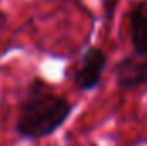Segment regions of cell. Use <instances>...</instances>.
I'll return each mask as SVG.
<instances>
[{
	"mask_svg": "<svg viewBox=\"0 0 147 146\" xmlns=\"http://www.w3.org/2000/svg\"><path fill=\"white\" fill-rule=\"evenodd\" d=\"M106 62H108V57L99 46H89L82 53L80 64L74 74L75 86L82 91L94 89L101 81V76L106 69Z\"/></svg>",
	"mask_w": 147,
	"mask_h": 146,
	"instance_id": "2",
	"label": "cell"
},
{
	"mask_svg": "<svg viewBox=\"0 0 147 146\" xmlns=\"http://www.w3.org/2000/svg\"><path fill=\"white\" fill-rule=\"evenodd\" d=\"M115 81L118 89L132 91L147 83V55H127L115 67Z\"/></svg>",
	"mask_w": 147,
	"mask_h": 146,
	"instance_id": "3",
	"label": "cell"
},
{
	"mask_svg": "<svg viewBox=\"0 0 147 146\" xmlns=\"http://www.w3.org/2000/svg\"><path fill=\"white\" fill-rule=\"evenodd\" d=\"M130 41L134 53L147 55V0H139L130 10Z\"/></svg>",
	"mask_w": 147,
	"mask_h": 146,
	"instance_id": "4",
	"label": "cell"
},
{
	"mask_svg": "<svg viewBox=\"0 0 147 146\" xmlns=\"http://www.w3.org/2000/svg\"><path fill=\"white\" fill-rule=\"evenodd\" d=\"M46 2H67V0H46Z\"/></svg>",
	"mask_w": 147,
	"mask_h": 146,
	"instance_id": "5",
	"label": "cell"
},
{
	"mask_svg": "<svg viewBox=\"0 0 147 146\" xmlns=\"http://www.w3.org/2000/svg\"><path fill=\"white\" fill-rule=\"evenodd\" d=\"M74 105L48 89L43 79H34L19 105L16 132L22 139H43L55 134L72 115Z\"/></svg>",
	"mask_w": 147,
	"mask_h": 146,
	"instance_id": "1",
	"label": "cell"
}]
</instances>
